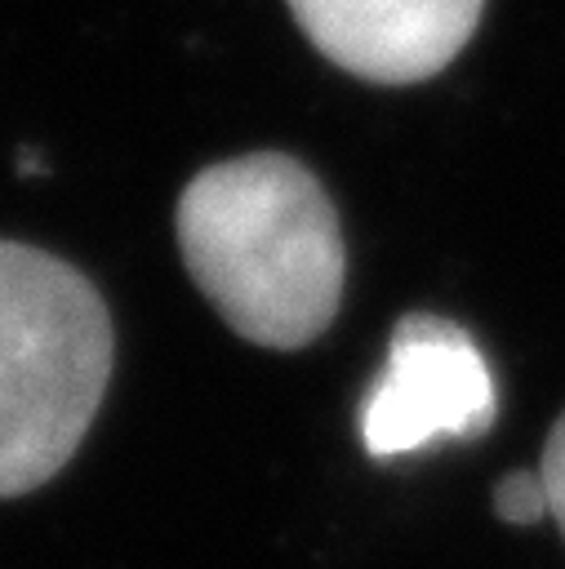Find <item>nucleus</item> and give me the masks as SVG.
<instances>
[{"label": "nucleus", "instance_id": "nucleus-1", "mask_svg": "<svg viewBox=\"0 0 565 569\" xmlns=\"http://www.w3.org/2000/svg\"><path fill=\"white\" fill-rule=\"evenodd\" d=\"M178 249L231 333L271 351L316 342L343 302V227L307 164L249 151L200 169L178 196Z\"/></svg>", "mask_w": 565, "mask_h": 569}, {"label": "nucleus", "instance_id": "nucleus-2", "mask_svg": "<svg viewBox=\"0 0 565 569\" xmlns=\"http://www.w3.org/2000/svg\"><path fill=\"white\" fill-rule=\"evenodd\" d=\"M111 316L71 262L0 240V498L53 480L111 382Z\"/></svg>", "mask_w": 565, "mask_h": 569}, {"label": "nucleus", "instance_id": "nucleus-3", "mask_svg": "<svg viewBox=\"0 0 565 569\" xmlns=\"http://www.w3.org/2000/svg\"><path fill=\"white\" fill-rule=\"evenodd\" d=\"M494 422V378L467 329L440 316H400L387 365L360 405L369 458H400L432 440H476Z\"/></svg>", "mask_w": 565, "mask_h": 569}, {"label": "nucleus", "instance_id": "nucleus-4", "mask_svg": "<svg viewBox=\"0 0 565 569\" xmlns=\"http://www.w3.org/2000/svg\"><path fill=\"white\" fill-rule=\"evenodd\" d=\"M307 40L374 84H418L472 40L485 0H289Z\"/></svg>", "mask_w": 565, "mask_h": 569}, {"label": "nucleus", "instance_id": "nucleus-5", "mask_svg": "<svg viewBox=\"0 0 565 569\" xmlns=\"http://www.w3.org/2000/svg\"><path fill=\"white\" fill-rule=\"evenodd\" d=\"M494 511L507 525H534L547 516V489L538 471H507L494 485Z\"/></svg>", "mask_w": 565, "mask_h": 569}, {"label": "nucleus", "instance_id": "nucleus-6", "mask_svg": "<svg viewBox=\"0 0 565 569\" xmlns=\"http://www.w3.org/2000/svg\"><path fill=\"white\" fill-rule=\"evenodd\" d=\"M538 476H543V489H547V516L565 533V413L547 431V445H543V458H538Z\"/></svg>", "mask_w": 565, "mask_h": 569}]
</instances>
